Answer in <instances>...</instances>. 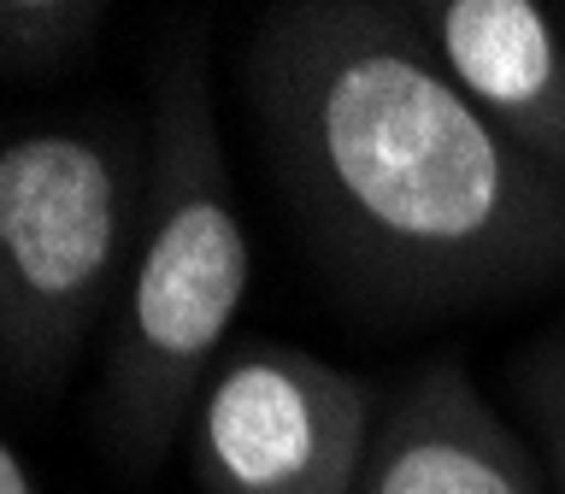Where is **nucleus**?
Instances as JSON below:
<instances>
[{
	"label": "nucleus",
	"mask_w": 565,
	"mask_h": 494,
	"mask_svg": "<svg viewBox=\"0 0 565 494\" xmlns=\"http://www.w3.org/2000/svg\"><path fill=\"white\" fill-rule=\"evenodd\" d=\"M242 294L247 229L212 118L206 42L201 30H177L153 83L148 206L100 377V430L124 465L148 471L171 453L230 347Z\"/></svg>",
	"instance_id": "obj_2"
},
{
	"label": "nucleus",
	"mask_w": 565,
	"mask_h": 494,
	"mask_svg": "<svg viewBox=\"0 0 565 494\" xmlns=\"http://www.w3.org/2000/svg\"><path fill=\"white\" fill-rule=\"evenodd\" d=\"M371 430L377 400L353 370L247 335L206 370L189 459L206 494H353Z\"/></svg>",
	"instance_id": "obj_4"
},
{
	"label": "nucleus",
	"mask_w": 565,
	"mask_h": 494,
	"mask_svg": "<svg viewBox=\"0 0 565 494\" xmlns=\"http://www.w3.org/2000/svg\"><path fill=\"white\" fill-rule=\"evenodd\" d=\"M0 494H42V488H35V476L24 471V459L7 448V436H0Z\"/></svg>",
	"instance_id": "obj_9"
},
{
	"label": "nucleus",
	"mask_w": 565,
	"mask_h": 494,
	"mask_svg": "<svg viewBox=\"0 0 565 494\" xmlns=\"http://www.w3.org/2000/svg\"><path fill=\"white\" fill-rule=\"evenodd\" d=\"M512 383H519L524 412H530V423H536L547 488L565 494V335H547V342L530 347Z\"/></svg>",
	"instance_id": "obj_8"
},
{
	"label": "nucleus",
	"mask_w": 565,
	"mask_h": 494,
	"mask_svg": "<svg viewBox=\"0 0 565 494\" xmlns=\"http://www.w3.org/2000/svg\"><path fill=\"white\" fill-rule=\"evenodd\" d=\"M100 0H0V77H60L95 47Z\"/></svg>",
	"instance_id": "obj_7"
},
{
	"label": "nucleus",
	"mask_w": 565,
	"mask_h": 494,
	"mask_svg": "<svg viewBox=\"0 0 565 494\" xmlns=\"http://www.w3.org/2000/svg\"><path fill=\"white\" fill-rule=\"evenodd\" d=\"M353 494H547V471L471 370L436 359L377 412Z\"/></svg>",
	"instance_id": "obj_6"
},
{
	"label": "nucleus",
	"mask_w": 565,
	"mask_h": 494,
	"mask_svg": "<svg viewBox=\"0 0 565 494\" xmlns=\"http://www.w3.org/2000/svg\"><path fill=\"white\" fill-rule=\"evenodd\" d=\"M401 18L512 148L565 176V24L554 12L536 0H418Z\"/></svg>",
	"instance_id": "obj_5"
},
{
	"label": "nucleus",
	"mask_w": 565,
	"mask_h": 494,
	"mask_svg": "<svg viewBox=\"0 0 565 494\" xmlns=\"http://www.w3.org/2000/svg\"><path fill=\"white\" fill-rule=\"evenodd\" d=\"M247 100L295 218L371 307L471 312L565 277V176L441 77L401 7H271Z\"/></svg>",
	"instance_id": "obj_1"
},
{
	"label": "nucleus",
	"mask_w": 565,
	"mask_h": 494,
	"mask_svg": "<svg viewBox=\"0 0 565 494\" xmlns=\"http://www.w3.org/2000/svg\"><path fill=\"white\" fill-rule=\"evenodd\" d=\"M148 206L130 124H53L0 141V370L53 388L118 312Z\"/></svg>",
	"instance_id": "obj_3"
}]
</instances>
